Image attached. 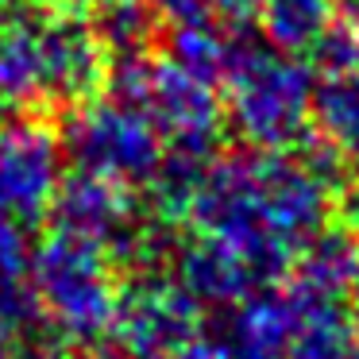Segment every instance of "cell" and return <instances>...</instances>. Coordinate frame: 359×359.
Returning <instances> with one entry per match:
<instances>
[{
	"label": "cell",
	"instance_id": "7c38bea8",
	"mask_svg": "<svg viewBox=\"0 0 359 359\" xmlns=\"http://www.w3.org/2000/svg\"><path fill=\"white\" fill-rule=\"evenodd\" d=\"M170 271L205 309H228V305L266 290V282L251 271L243 255H236L224 243L201 240V236H189L186 243L174 248Z\"/></svg>",
	"mask_w": 359,
	"mask_h": 359
},
{
	"label": "cell",
	"instance_id": "9c48e42d",
	"mask_svg": "<svg viewBox=\"0 0 359 359\" xmlns=\"http://www.w3.org/2000/svg\"><path fill=\"white\" fill-rule=\"evenodd\" d=\"M286 344L290 359H351L359 351L355 297L309 290L286 278Z\"/></svg>",
	"mask_w": 359,
	"mask_h": 359
},
{
	"label": "cell",
	"instance_id": "603a6c76",
	"mask_svg": "<svg viewBox=\"0 0 359 359\" xmlns=\"http://www.w3.org/2000/svg\"><path fill=\"white\" fill-rule=\"evenodd\" d=\"M340 4H344V12H348V16L359 20V0H340Z\"/></svg>",
	"mask_w": 359,
	"mask_h": 359
},
{
	"label": "cell",
	"instance_id": "484cf974",
	"mask_svg": "<svg viewBox=\"0 0 359 359\" xmlns=\"http://www.w3.org/2000/svg\"><path fill=\"white\" fill-rule=\"evenodd\" d=\"M355 309H359V297H355Z\"/></svg>",
	"mask_w": 359,
	"mask_h": 359
},
{
	"label": "cell",
	"instance_id": "4316f807",
	"mask_svg": "<svg viewBox=\"0 0 359 359\" xmlns=\"http://www.w3.org/2000/svg\"><path fill=\"white\" fill-rule=\"evenodd\" d=\"M351 359H359V351H355V355H351Z\"/></svg>",
	"mask_w": 359,
	"mask_h": 359
},
{
	"label": "cell",
	"instance_id": "6da1fadb",
	"mask_svg": "<svg viewBox=\"0 0 359 359\" xmlns=\"http://www.w3.org/2000/svg\"><path fill=\"white\" fill-rule=\"evenodd\" d=\"M336 166L344 163L325 143L212 158L189 201L186 224L201 240L243 255L266 286H278L290 278L305 243L332 224L340 194Z\"/></svg>",
	"mask_w": 359,
	"mask_h": 359
},
{
	"label": "cell",
	"instance_id": "44dd1931",
	"mask_svg": "<svg viewBox=\"0 0 359 359\" xmlns=\"http://www.w3.org/2000/svg\"><path fill=\"white\" fill-rule=\"evenodd\" d=\"M47 8H55V12H74V16H81V12H93V8H101L104 0H43Z\"/></svg>",
	"mask_w": 359,
	"mask_h": 359
},
{
	"label": "cell",
	"instance_id": "5bb4252c",
	"mask_svg": "<svg viewBox=\"0 0 359 359\" xmlns=\"http://www.w3.org/2000/svg\"><path fill=\"white\" fill-rule=\"evenodd\" d=\"M336 12H340V0H263L255 16L259 32L271 47L309 58V50L340 20Z\"/></svg>",
	"mask_w": 359,
	"mask_h": 359
},
{
	"label": "cell",
	"instance_id": "4fadbf2b",
	"mask_svg": "<svg viewBox=\"0 0 359 359\" xmlns=\"http://www.w3.org/2000/svg\"><path fill=\"white\" fill-rule=\"evenodd\" d=\"M290 278L309 290H325V294L359 297V236L340 220L325 224L302 248Z\"/></svg>",
	"mask_w": 359,
	"mask_h": 359
},
{
	"label": "cell",
	"instance_id": "8992f818",
	"mask_svg": "<svg viewBox=\"0 0 359 359\" xmlns=\"http://www.w3.org/2000/svg\"><path fill=\"white\" fill-rule=\"evenodd\" d=\"M112 340L124 355H178L205 344V305L174 278V271H132L120 282Z\"/></svg>",
	"mask_w": 359,
	"mask_h": 359
},
{
	"label": "cell",
	"instance_id": "e0dca14e",
	"mask_svg": "<svg viewBox=\"0 0 359 359\" xmlns=\"http://www.w3.org/2000/svg\"><path fill=\"white\" fill-rule=\"evenodd\" d=\"M236 35H228L220 24L212 20H201V24H186V27H170L158 43L166 58L182 70H189L194 78L209 81V86H220L228 70V58H232Z\"/></svg>",
	"mask_w": 359,
	"mask_h": 359
},
{
	"label": "cell",
	"instance_id": "2e32d148",
	"mask_svg": "<svg viewBox=\"0 0 359 359\" xmlns=\"http://www.w3.org/2000/svg\"><path fill=\"white\" fill-rule=\"evenodd\" d=\"M89 24H93L97 39L104 43V50L112 55V62L151 55L163 43V24L143 0H104L101 8H93Z\"/></svg>",
	"mask_w": 359,
	"mask_h": 359
},
{
	"label": "cell",
	"instance_id": "ba28073f",
	"mask_svg": "<svg viewBox=\"0 0 359 359\" xmlns=\"http://www.w3.org/2000/svg\"><path fill=\"white\" fill-rule=\"evenodd\" d=\"M112 78V55L93 24L74 12L47 8L43 16V101L47 109L74 112L97 101Z\"/></svg>",
	"mask_w": 359,
	"mask_h": 359
},
{
	"label": "cell",
	"instance_id": "52a82bcc",
	"mask_svg": "<svg viewBox=\"0 0 359 359\" xmlns=\"http://www.w3.org/2000/svg\"><path fill=\"white\" fill-rule=\"evenodd\" d=\"M62 140L43 120L20 116L0 128V212L20 224L50 217L62 186Z\"/></svg>",
	"mask_w": 359,
	"mask_h": 359
},
{
	"label": "cell",
	"instance_id": "7402d4cb",
	"mask_svg": "<svg viewBox=\"0 0 359 359\" xmlns=\"http://www.w3.org/2000/svg\"><path fill=\"white\" fill-rule=\"evenodd\" d=\"M151 359H212V355H209V348H205V344H197V348L178 351V355H151Z\"/></svg>",
	"mask_w": 359,
	"mask_h": 359
},
{
	"label": "cell",
	"instance_id": "9a60e30c",
	"mask_svg": "<svg viewBox=\"0 0 359 359\" xmlns=\"http://www.w3.org/2000/svg\"><path fill=\"white\" fill-rule=\"evenodd\" d=\"M317 135L340 163L359 166V70L317 78Z\"/></svg>",
	"mask_w": 359,
	"mask_h": 359
},
{
	"label": "cell",
	"instance_id": "ac0fdd59",
	"mask_svg": "<svg viewBox=\"0 0 359 359\" xmlns=\"http://www.w3.org/2000/svg\"><path fill=\"white\" fill-rule=\"evenodd\" d=\"M32 266V248L24 240V224L0 212V282L27 278Z\"/></svg>",
	"mask_w": 359,
	"mask_h": 359
},
{
	"label": "cell",
	"instance_id": "30bf717a",
	"mask_svg": "<svg viewBox=\"0 0 359 359\" xmlns=\"http://www.w3.org/2000/svg\"><path fill=\"white\" fill-rule=\"evenodd\" d=\"M205 348L212 359H290L282 286L217 309L212 325H205Z\"/></svg>",
	"mask_w": 359,
	"mask_h": 359
},
{
	"label": "cell",
	"instance_id": "277c9868",
	"mask_svg": "<svg viewBox=\"0 0 359 359\" xmlns=\"http://www.w3.org/2000/svg\"><path fill=\"white\" fill-rule=\"evenodd\" d=\"M109 89L112 97L147 112L170 151H197V155L217 151L220 128H224L220 86H209L174 66L163 50L112 62Z\"/></svg>",
	"mask_w": 359,
	"mask_h": 359
},
{
	"label": "cell",
	"instance_id": "8fae6325",
	"mask_svg": "<svg viewBox=\"0 0 359 359\" xmlns=\"http://www.w3.org/2000/svg\"><path fill=\"white\" fill-rule=\"evenodd\" d=\"M43 16L47 4H16L0 20V116L43 112Z\"/></svg>",
	"mask_w": 359,
	"mask_h": 359
},
{
	"label": "cell",
	"instance_id": "5b68a950",
	"mask_svg": "<svg viewBox=\"0 0 359 359\" xmlns=\"http://www.w3.org/2000/svg\"><path fill=\"white\" fill-rule=\"evenodd\" d=\"M62 151L74 170L101 174L128 189H147L166 158V140L135 104L97 97L66 116Z\"/></svg>",
	"mask_w": 359,
	"mask_h": 359
},
{
	"label": "cell",
	"instance_id": "cb8c5ba5",
	"mask_svg": "<svg viewBox=\"0 0 359 359\" xmlns=\"http://www.w3.org/2000/svg\"><path fill=\"white\" fill-rule=\"evenodd\" d=\"M16 4H20V0H0V20L8 16V12H12V8H16Z\"/></svg>",
	"mask_w": 359,
	"mask_h": 359
},
{
	"label": "cell",
	"instance_id": "3957f363",
	"mask_svg": "<svg viewBox=\"0 0 359 359\" xmlns=\"http://www.w3.org/2000/svg\"><path fill=\"white\" fill-rule=\"evenodd\" d=\"M27 278H32L50 325L62 332V340L74 351L86 355L104 336H112L120 274L116 259L104 248L50 228L32 248Z\"/></svg>",
	"mask_w": 359,
	"mask_h": 359
},
{
	"label": "cell",
	"instance_id": "d6986e66",
	"mask_svg": "<svg viewBox=\"0 0 359 359\" xmlns=\"http://www.w3.org/2000/svg\"><path fill=\"white\" fill-rule=\"evenodd\" d=\"M155 20L163 24V32L170 27H186V24H201V20H212V0H143Z\"/></svg>",
	"mask_w": 359,
	"mask_h": 359
},
{
	"label": "cell",
	"instance_id": "ffe728a7",
	"mask_svg": "<svg viewBox=\"0 0 359 359\" xmlns=\"http://www.w3.org/2000/svg\"><path fill=\"white\" fill-rule=\"evenodd\" d=\"M212 8H217L228 24H243V20H251L263 8V0H212Z\"/></svg>",
	"mask_w": 359,
	"mask_h": 359
},
{
	"label": "cell",
	"instance_id": "7a4b0ae2",
	"mask_svg": "<svg viewBox=\"0 0 359 359\" xmlns=\"http://www.w3.org/2000/svg\"><path fill=\"white\" fill-rule=\"evenodd\" d=\"M220 104L224 124L248 151H297L317 132V74L302 55L236 35Z\"/></svg>",
	"mask_w": 359,
	"mask_h": 359
},
{
	"label": "cell",
	"instance_id": "d4e9b609",
	"mask_svg": "<svg viewBox=\"0 0 359 359\" xmlns=\"http://www.w3.org/2000/svg\"><path fill=\"white\" fill-rule=\"evenodd\" d=\"M0 359H12V351H8V348H4V344H0Z\"/></svg>",
	"mask_w": 359,
	"mask_h": 359
}]
</instances>
